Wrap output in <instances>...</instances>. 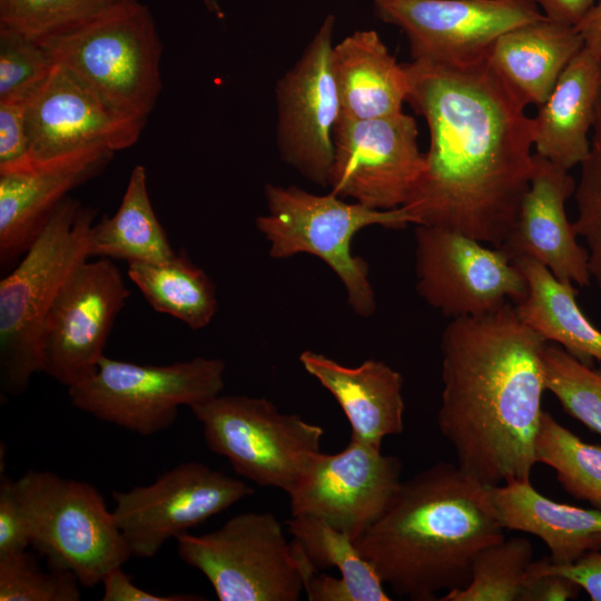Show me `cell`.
<instances>
[{
	"label": "cell",
	"mask_w": 601,
	"mask_h": 601,
	"mask_svg": "<svg viewBox=\"0 0 601 601\" xmlns=\"http://www.w3.org/2000/svg\"><path fill=\"white\" fill-rule=\"evenodd\" d=\"M335 17L327 14L297 61L277 81L276 144L305 179L328 187L333 132L341 116L331 56Z\"/></svg>",
	"instance_id": "14"
},
{
	"label": "cell",
	"mask_w": 601,
	"mask_h": 601,
	"mask_svg": "<svg viewBox=\"0 0 601 601\" xmlns=\"http://www.w3.org/2000/svg\"><path fill=\"white\" fill-rule=\"evenodd\" d=\"M600 92L601 61L583 47L532 118L535 154L568 170L581 165L590 150Z\"/></svg>",
	"instance_id": "22"
},
{
	"label": "cell",
	"mask_w": 601,
	"mask_h": 601,
	"mask_svg": "<svg viewBox=\"0 0 601 601\" xmlns=\"http://www.w3.org/2000/svg\"><path fill=\"white\" fill-rule=\"evenodd\" d=\"M546 344L512 303L453 318L442 334L437 425L460 469L487 485L530 481Z\"/></svg>",
	"instance_id": "2"
},
{
	"label": "cell",
	"mask_w": 601,
	"mask_h": 601,
	"mask_svg": "<svg viewBox=\"0 0 601 601\" xmlns=\"http://www.w3.org/2000/svg\"><path fill=\"white\" fill-rule=\"evenodd\" d=\"M401 471L397 457L351 439L338 453L318 452L309 459L287 493L292 515L323 519L355 541L390 505Z\"/></svg>",
	"instance_id": "17"
},
{
	"label": "cell",
	"mask_w": 601,
	"mask_h": 601,
	"mask_svg": "<svg viewBox=\"0 0 601 601\" xmlns=\"http://www.w3.org/2000/svg\"><path fill=\"white\" fill-rule=\"evenodd\" d=\"M493 496L504 529L540 538L553 564H571L601 549L600 510L554 502L530 481L493 486Z\"/></svg>",
	"instance_id": "25"
},
{
	"label": "cell",
	"mask_w": 601,
	"mask_h": 601,
	"mask_svg": "<svg viewBox=\"0 0 601 601\" xmlns=\"http://www.w3.org/2000/svg\"><path fill=\"white\" fill-rule=\"evenodd\" d=\"M542 14L552 21L575 27L595 3V0H531Z\"/></svg>",
	"instance_id": "42"
},
{
	"label": "cell",
	"mask_w": 601,
	"mask_h": 601,
	"mask_svg": "<svg viewBox=\"0 0 601 601\" xmlns=\"http://www.w3.org/2000/svg\"><path fill=\"white\" fill-rule=\"evenodd\" d=\"M253 494L254 489L247 483L189 461L148 485L114 491L112 512L131 554L148 559L169 539Z\"/></svg>",
	"instance_id": "13"
},
{
	"label": "cell",
	"mask_w": 601,
	"mask_h": 601,
	"mask_svg": "<svg viewBox=\"0 0 601 601\" xmlns=\"http://www.w3.org/2000/svg\"><path fill=\"white\" fill-rule=\"evenodd\" d=\"M225 368L219 358L144 365L104 356L89 378L68 387V396L97 420L151 436L175 423L180 406L190 408L219 395Z\"/></svg>",
	"instance_id": "8"
},
{
	"label": "cell",
	"mask_w": 601,
	"mask_h": 601,
	"mask_svg": "<svg viewBox=\"0 0 601 601\" xmlns=\"http://www.w3.org/2000/svg\"><path fill=\"white\" fill-rule=\"evenodd\" d=\"M299 363L336 400L349 422L351 439L381 449L386 436L403 432V377L385 362L366 359L349 367L307 349Z\"/></svg>",
	"instance_id": "21"
},
{
	"label": "cell",
	"mask_w": 601,
	"mask_h": 601,
	"mask_svg": "<svg viewBox=\"0 0 601 601\" xmlns=\"http://www.w3.org/2000/svg\"><path fill=\"white\" fill-rule=\"evenodd\" d=\"M328 187L372 209L402 207L424 169L415 119L403 111L372 119L339 116Z\"/></svg>",
	"instance_id": "12"
},
{
	"label": "cell",
	"mask_w": 601,
	"mask_h": 601,
	"mask_svg": "<svg viewBox=\"0 0 601 601\" xmlns=\"http://www.w3.org/2000/svg\"><path fill=\"white\" fill-rule=\"evenodd\" d=\"M493 486L439 462L402 481L355 545L394 593L413 601L464 588L476 555L504 539Z\"/></svg>",
	"instance_id": "3"
},
{
	"label": "cell",
	"mask_w": 601,
	"mask_h": 601,
	"mask_svg": "<svg viewBox=\"0 0 601 601\" xmlns=\"http://www.w3.org/2000/svg\"><path fill=\"white\" fill-rule=\"evenodd\" d=\"M207 447L240 476L290 491L309 459L321 452L322 426L282 413L266 397L217 395L190 407Z\"/></svg>",
	"instance_id": "10"
},
{
	"label": "cell",
	"mask_w": 601,
	"mask_h": 601,
	"mask_svg": "<svg viewBox=\"0 0 601 601\" xmlns=\"http://www.w3.org/2000/svg\"><path fill=\"white\" fill-rule=\"evenodd\" d=\"M524 275L528 294L515 305L522 322L544 341L553 342L581 362H601V331L583 314L572 283L558 279L540 262L513 260Z\"/></svg>",
	"instance_id": "26"
},
{
	"label": "cell",
	"mask_w": 601,
	"mask_h": 601,
	"mask_svg": "<svg viewBox=\"0 0 601 601\" xmlns=\"http://www.w3.org/2000/svg\"><path fill=\"white\" fill-rule=\"evenodd\" d=\"M287 525L317 570H338L344 601L391 600L375 569L348 534L323 519L306 514L292 515Z\"/></svg>",
	"instance_id": "29"
},
{
	"label": "cell",
	"mask_w": 601,
	"mask_h": 601,
	"mask_svg": "<svg viewBox=\"0 0 601 601\" xmlns=\"http://www.w3.org/2000/svg\"><path fill=\"white\" fill-rule=\"evenodd\" d=\"M129 295L110 259L80 264L46 318L41 372L67 387L89 378L105 356L108 336Z\"/></svg>",
	"instance_id": "15"
},
{
	"label": "cell",
	"mask_w": 601,
	"mask_h": 601,
	"mask_svg": "<svg viewBox=\"0 0 601 601\" xmlns=\"http://www.w3.org/2000/svg\"><path fill=\"white\" fill-rule=\"evenodd\" d=\"M127 274L155 311L191 329L206 327L216 314V286L184 249L164 263H130Z\"/></svg>",
	"instance_id": "28"
},
{
	"label": "cell",
	"mask_w": 601,
	"mask_h": 601,
	"mask_svg": "<svg viewBox=\"0 0 601 601\" xmlns=\"http://www.w3.org/2000/svg\"><path fill=\"white\" fill-rule=\"evenodd\" d=\"M533 548L524 538L503 539L476 555L470 582L444 593L442 601H519Z\"/></svg>",
	"instance_id": "31"
},
{
	"label": "cell",
	"mask_w": 601,
	"mask_h": 601,
	"mask_svg": "<svg viewBox=\"0 0 601 601\" xmlns=\"http://www.w3.org/2000/svg\"><path fill=\"white\" fill-rule=\"evenodd\" d=\"M542 566L549 571L560 573L574 581L583 589L592 601H601V551L595 550L584 554L577 562L558 565L548 558L540 560Z\"/></svg>",
	"instance_id": "41"
},
{
	"label": "cell",
	"mask_w": 601,
	"mask_h": 601,
	"mask_svg": "<svg viewBox=\"0 0 601 601\" xmlns=\"http://www.w3.org/2000/svg\"><path fill=\"white\" fill-rule=\"evenodd\" d=\"M115 109L147 120L160 90L161 41L149 8L120 0L81 26L38 41Z\"/></svg>",
	"instance_id": "6"
},
{
	"label": "cell",
	"mask_w": 601,
	"mask_h": 601,
	"mask_svg": "<svg viewBox=\"0 0 601 601\" xmlns=\"http://www.w3.org/2000/svg\"><path fill=\"white\" fill-rule=\"evenodd\" d=\"M53 67L37 40L0 28V101L30 98Z\"/></svg>",
	"instance_id": "36"
},
{
	"label": "cell",
	"mask_w": 601,
	"mask_h": 601,
	"mask_svg": "<svg viewBox=\"0 0 601 601\" xmlns=\"http://www.w3.org/2000/svg\"><path fill=\"white\" fill-rule=\"evenodd\" d=\"M583 47L575 27L544 17L504 32L494 41L486 59L526 106L539 107Z\"/></svg>",
	"instance_id": "24"
},
{
	"label": "cell",
	"mask_w": 601,
	"mask_h": 601,
	"mask_svg": "<svg viewBox=\"0 0 601 601\" xmlns=\"http://www.w3.org/2000/svg\"><path fill=\"white\" fill-rule=\"evenodd\" d=\"M30 545V523L21 483L7 476L0 482V559L24 552Z\"/></svg>",
	"instance_id": "37"
},
{
	"label": "cell",
	"mask_w": 601,
	"mask_h": 601,
	"mask_svg": "<svg viewBox=\"0 0 601 601\" xmlns=\"http://www.w3.org/2000/svg\"><path fill=\"white\" fill-rule=\"evenodd\" d=\"M406 102L428 127L424 169L402 206L413 224L500 247L533 171L532 118L487 59L404 63Z\"/></svg>",
	"instance_id": "1"
},
{
	"label": "cell",
	"mask_w": 601,
	"mask_h": 601,
	"mask_svg": "<svg viewBox=\"0 0 601 601\" xmlns=\"http://www.w3.org/2000/svg\"><path fill=\"white\" fill-rule=\"evenodd\" d=\"M21 483L30 523V545L50 569L73 573L92 588L131 551L98 490L48 471H28Z\"/></svg>",
	"instance_id": "7"
},
{
	"label": "cell",
	"mask_w": 601,
	"mask_h": 601,
	"mask_svg": "<svg viewBox=\"0 0 601 601\" xmlns=\"http://www.w3.org/2000/svg\"><path fill=\"white\" fill-rule=\"evenodd\" d=\"M175 255L151 206L146 169L137 165L117 211L93 223L89 257L122 259L128 264H158Z\"/></svg>",
	"instance_id": "27"
},
{
	"label": "cell",
	"mask_w": 601,
	"mask_h": 601,
	"mask_svg": "<svg viewBox=\"0 0 601 601\" xmlns=\"http://www.w3.org/2000/svg\"><path fill=\"white\" fill-rule=\"evenodd\" d=\"M96 209L66 197L21 262L0 282V386L20 395L41 372L46 318L71 273L89 258Z\"/></svg>",
	"instance_id": "4"
},
{
	"label": "cell",
	"mask_w": 601,
	"mask_h": 601,
	"mask_svg": "<svg viewBox=\"0 0 601 601\" xmlns=\"http://www.w3.org/2000/svg\"><path fill=\"white\" fill-rule=\"evenodd\" d=\"M543 366L546 391L569 415L601 435V370L556 344L545 345Z\"/></svg>",
	"instance_id": "32"
},
{
	"label": "cell",
	"mask_w": 601,
	"mask_h": 601,
	"mask_svg": "<svg viewBox=\"0 0 601 601\" xmlns=\"http://www.w3.org/2000/svg\"><path fill=\"white\" fill-rule=\"evenodd\" d=\"M414 237L416 292L451 319L516 305L526 296L524 275L502 248L422 225Z\"/></svg>",
	"instance_id": "11"
},
{
	"label": "cell",
	"mask_w": 601,
	"mask_h": 601,
	"mask_svg": "<svg viewBox=\"0 0 601 601\" xmlns=\"http://www.w3.org/2000/svg\"><path fill=\"white\" fill-rule=\"evenodd\" d=\"M146 122L115 109L55 63L28 102L30 165L86 151L129 148Z\"/></svg>",
	"instance_id": "18"
},
{
	"label": "cell",
	"mask_w": 601,
	"mask_h": 601,
	"mask_svg": "<svg viewBox=\"0 0 601 601\" xmlns=\"http://www.w3.org/2000/svg\"><path fill=\"white\" fill-rule=\"evenodd\" d=\"M331 65L342 117L363 120L403 111L408 91L404 63L375 30H357L334 45Z\"/></svg>",
	"instance_id": "23"
},
{
	"label": "cell",
	"mask_w": 601,
	"mask_h": 601,
	"mask_svg": "<svg viewBox=\"0 0 601 601\" xmlns=\"http://www.w3.org/2000/svg\"><path fill=\"white\" fill-rule=\"evenodd\" d=\"M79 584L70 571H42L26 551L0 559V601H78Z\"/></svg>",
	"instance_id": "35"
},
{
	"label": "cell",
	"mask_w": 601,
	"mask_h": 601,
	"mask_svg": "<svg viewBox=\"0 0 601 601\" xmlns=\"http://www.w3.org/2000/svg\"><path fill=\"white\" fill-rule=\"evenodd\" d=\"M581 588L571 579L532 562L524 579L519 601H564L578 595Z\"/></svg>",
	"instance_id": "39"
},
{
	"label": "cell",
	"mask_w": 601,
	"mask_h": 601,
	"mask_svg": "<svg viewBox=\"0 0 601 601\" xmlns=\"http://www.w3.org/2000/svg\"><path fill=\"white\" fill-rule=\"evenodd\" d=\"M118 1L0 0V28L41 41L81 26Z\"/></svg>",
	"instance_id": "33"
},
{
	"label": "cell",
	"mask_w": 601,
	"mask_h": 601,
	"mask_svg": "<svg viewBox=\"0 0 601 601\" xmlns=\"http://www.w3.org/2000/svg\"><path fill=\"white\" fill-rule=\"evenodd\" d=\"M104 601H199L205 600L195 594L158 595L150 593L132 583L122 571V566L110 570L101 580Z\"/></svg>",
	"instance_id": "40"
},
{
	"label": "cell",
	"mask_w": 601,
	"mask_h": 601,
	"mask_svg": "<svg viewBox=\"0 0 601 601\" xmlns=\"http://www.w3.org/2000/svg\"><path fill=\"white\" fill-rule=\"evenodd\" d=\"M376 16L406 36L413 60L466 65L504 32L544 18L531 0H374Z\"/></svg>",
	"instance_id": "16"
},
{
	"label": "cell",
	"mask_w": 601,
	"mask_h": 601,
	"mask_svg": "<svg viewBox=\"0 0 601 601\" xmlns=\"http://www.w3.org/2000/svg\"><path fill=\"white\" fill-rule=\"evenodd\" d=\"M534 454L536 463L555 471L566 493L601 511V445L582 441L543 411Z\"/></svg>",
	"instance_id": "30"
},
{
	"label": "cell",
	"mask_w": 601,
	"mask_h": 601,
	"mask_svg": "<svg viewBox=\"0 0 601 601\" xmlns=\"http://www.w3.org/2000/svg\"><path fill=\"white\" fill-rule=\"evenodd\" d=\"M575 184L568 169L534 154L516 224L500 248L512 260L531 257L558 279L587 286L592 282L588 253L565 214Z\"/></svg>",
	"instance_id": "19"
},
{
	"label": "cell",
	"mask_w": 601,
	"mask_h": 601,
	"mask_svg": "<svg viewBox=\"0 0 601 601\" xmlns=\"http://www.w3.org/2000/svg\"><path fill=\"white\" fill-rule=\"evenodd\" d=\"M29 99L0 101V173L30 166Z\"/></svg>",
	"instance_id": "38"
},
{
	"label": "cell",
	"mask_w": 601,
	"mask_h": 601,
	"mask_svg": "<svg viewBox=\"0 0 601 601\" xmlns=\"http://www.w3.org/2000/svg\"><path fill=\"white\" fill-rule=\"evenodd\" d=\"M114 152L92 150L0 173V264L24 254L67 194L102 171Z\"/></svg>",
	"instance_id": "20"
},
{
	"label": "cell",
	"mask_w": 601,
	"mask_h": 601,
	"mask_svg": "<svg viewBox=\"0 0 601 601\" xmlns=\"http://www.w3.org/2000/svg\"><path fill=\"white\" fill-rule=\"evenodd\" d=\"M176 542L181 561L206 577L220 601H297L304 591L299 545L272 513H240Z\"/></svg>",
	"instance_id": "9"
},
{
	"label": "cell",
	"mask_w": 601,
	"mask_h": 601,
	"mask_svg": "<svg viewBox=\"0 0 601 601\" xmlns=\"http://www.w3.org/2000/svg\"><path fill=\"white\" fill-rule=\"evenodd\" d=\"M574 189L575 234L588 253L591 280L601 292V92L590 137V150Z\"/></svg>",
	"instance_id": "34"
},
{
	"label": "cell",
	"mask_w": 601,
	"mask_h": 601,
	"mask_svg": "<svg viewBox=\"0 0 601 601\" xmlns=\"http://www.w3.org/2000/svg\"><path fill=\"white\" fill-rule=\"evenodd\" d=\"M264 196L267 214L258 216L255 225L269 244V256L318 257L342 282L351 309L364 318L372 316L376 298L368 265L352 253V240L370 226L403 229L413 224L411 215L403 207L372 209L332 191L316 195L294 185L267 184Z\"/></svg>",
	"instance_id": "5"
},
{
	"label": "cell",
	"mask_w": 601,
	"mask_h": 601,
	"mask_svg": "<svg viewBox=\"0 0 601 601\" xmlns=\"http://www.w3.org/2000/svg\"><path fill=\"white\" fill-rule=\"evenodd\" d=\"M575 28L583 39L584 47L601 61V0H595Z\"/></svg>",
	"instance_id": "43"
}]
</instances>
